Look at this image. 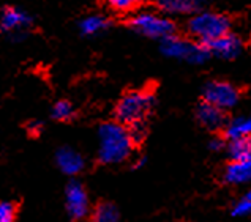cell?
I'll use <instances>...</instances> for the list:
<instances>
[{"label":"cell","instance_id":"cell-7","mask_svg":"<svg viewBox=\"0 0 251 222\" xmlns=\"http://www.w3.org/2000/svg\"><path fill=\"white\" fill-rule=\"evenodd\" d=\"M65 211L71 221H82L90 213V200L84 184L77 180H71L65 186Z\"/></svg>","mask_w":251,"mask_h":222},{"label":"cell","instance_id":"cell-16","mask_svg":"<svg viewBox=\"0 0 251 222\" xmlns=\"http://www.w3.org/2000/svg\"><path fill=\"white\" fill-rule=\"evenodd\" d=\"M92 222H120V213L117 206L111 202H101L92 213Z\"/></svg>","mask_w":251,"mask_h":222},{"label":"cell","instance_id":"cell-24","mask_svg":"<svg viewBox=\"0 0 251 222\" xmlns=\"http://www.w3.org/2000/svg\"><path fill=\"white\" fill-rule=\"evenodd\" d=\"M247 199H250V200H251V191H250L248 194H247Z\"/></svg>","mask_w":251,"mask_h":222},{"label":"cell","instance_id":"cell-13","mask_svg":"<svg viewBox=\"0 0 251 222\" xmlns=\"http://www.w3.org/2000/svg\"><path fill=\"white\" fill-rule=\"evenodd\" d=\"M225 180L231 184H245L251 181V157L232 161L225 172Z\"/></svg>","mask_w":251,"mask_h":222},{"label":"cell","instance_id":"cell-1","mask_svg":"<svg viewBox=\"0 0 251 222\" xmlns=\"http://www.w3.org/2000/svg\"><path fill=\"white\" fill-rule=\"evenodd\" d=\"M134 142L130 130L119 121H106L98 128V161L106 166L128 159Z\"/></svg>","mask_w":251,"mask_h":222},{"label":"cell","instance_id":"cell-19","mask_svg":"<svg viewBox=\"0 0 251 222\" xmlns=\"http://www.w3.org/2000/svg\"><path fill=\"white\" fill-rule=\"evenodd\" d=\"M18 218V205L11 200L0 202V222H16Z\"/></svg>","mask_w":251,"mask_h":222},{"label":"cell","instance_id":"cell-10","mask_svg":"<svg viewBox=\"0 0 251 222\" xmlns=\"http://www.w3.org/2000/svg\"><path fill=\"white\" fill-rule=\"evenodd\" d=\"M209 49V52L220 57V59H226V60H231L235 59L240 52H242V40L234 35L232 32H229L223 37L217 38L215 41L209 43L205 46Z\"/></svg>","mask_w":251,"mask_h":222},{"label":"cell","instance_id":"cell-2","mask_svg":"<svg viewBox=\"0 0 251 222\" xmlns=\"http://www.w3.org/2000/svg\"><path fill=\"white\" fill-rule=\"evenodd\" d=\"M155 96L149 90H133L125 93L116 106V121L131 128L134 125H144V120L152 112Z\"/></svg>","mask_w":251,"mask_h":222},{"label":"cell","instance_id":"cell-9","mask_svg":"<svg viewBox=\"0 0 251 222\" xmlns=\"http://www.w3.org/2000/svg\"><path fill=\"white\" fill-rule=\"evenodd\" d=\"M54 161H55L57 169L67 177L79 175L85 167L84 156L73 147H60L55 152Z\"/></svg>","mask_w":251,"mask_h":222},{"label":"cell","instance_id":"cell-6","mask_svg":"<svg viewBox=\"0 0 251 222\" xmlns=\"http://www.w3.org/2000/svg\"><path fill=\"white\" fill-rule=\"evenodd\" d=\"M32 27L33 18L25 10L19 6H5L0 10V33L6 35L14 43L23 41Z\"/></svg>","mask_w":251,"mask_h":222},{"label":"cell","instance_id":"cell-8","mask_svg":"<svg viewBox=\"0 0 251 222\" xmlns=\"http://www.w3.org/2000/svg\"><path fill=\"white\" fill-rule=\"evenodd\" d=\"M240 93L237 87L225 81H213L209 82L204 89V103L212 104L221 111L232 109L239 103Z\"/></svg>","mask_w":251,"mask_h":222},{"label":"cell","instance_id":"cell-12","mask_svg":"<svg viewBox=\"0 0 251 222\" xmlns=\"http://www.w3.org/2000/svg\"><path fill=\"white\" fill-rule=\"evenodd\" d=\"M204 0H158V6L166 14H196L201 11Z\"/></svg>","mask_w":251,"mask_h":222},{"label":"cell","instance_id":"cell-20","mask_svg":"<svg viewBox=\"0 0 251 222\" xmlns=\"http://www.w3.org/2000/svg\"><path fill=\"white\" fill-rule=\"evenodd\" d=\"M107 5L111 6L114 11L117 13H126V11H131L138 6L141 2L144 0H106Z\"/></svg>","mask_w":251,"mask_h":222},{"label":"cell","instance_id":"cell-4","mask_svg":"<svg viewBox=\"0 0 251 222\" xmlns=\"http://www.w3.org/2000/svg\"><path fill=\"white\" fill-rule=\"evenodd\" d=\"M130 25L136 33L144 35L147 38L153 40H166L174 35V22L166 18L164 14H158L155 11H138L128 21Z\"/></svg>","mask_w":251,"mask_h":222},{"label":"cell","instance_id":"cell-21","mask_svg":"<svg viewBox=\"0 0 251 222\" xmlns=\"http://www.w3.org/2000/svg\"><path fill=\"white\" fill-rule=\"evenodd\" d=\"M248 214H251V200L250 199H242L240 202H237L234 205L232 208V216H248Z\"/></svg>","mask_w":251,"mask_h":222},{"label":"cell","instance_id":"cell-17","mask_svg":"<svg viewBox=\"0 0 251 222\" xmlns=\"http://www.w3.org/2000/svg\"><path fill=\"white\" fill-rule=\"evenodd\" d=\"M51 118L55 120V121H62V123H65V121H70L73 120L75 115H76V111H75V106L71 104L68 99H59V101H55L51 107Z\"/></svg>","mask_w":251,"mask_h":222},{"label":"cell","instance_id":"cell-14","mask_svg":"<svg viewBox=\"0 0 251 222\" xmlns=\"http://www.w3.org/2000/svg\"><path fill=\"white\" fill-rule=\"evenodd\" d=\"M111 25V21L107 19L103 14H89L79 21V32L82 37H95V35L103 33L104 30H107Z\"/></svg>","mask_w":251,"mask_h":222},{"label":"cell","instance_id":"cell-23","mask_svg":"<svg viewBox=\"0 0 251 222\" xmlns=\"http://www.w3.org/2000/svg\"><path fill=\"white\" fill-rule=\"evenodd\" d=\"M209 147L213 150V152H218V150L223 148V142L218 140V139H213V140L210 142V145H209Z\"/></svg>","mask_w":251,"mask_h":222},{"label":"cell","instance_id":"cell-5","mask_svg":"<svg viewBox=\"0 0 251 222\" xmlns=\"http://www.w3.org/2000/svg\"><path fill=\"white\" fill-rule=\"evenodd\" d=\"M161 52L171 59L185 60L188 63H204L207 57L210 55L209 49L201 43L188 41L180 37H172L161 41Z\"/></svg>","mask_w":251,"mask_h":222},{"label":"cell","instance_id":"cell-22","mask_svg":"<svg viewBox=\"0 0 251 222\" xmlns=\"http://www.w3.org/2000/svg\"><path fill=\"white\" fill-rule=\"evenodd\" d=\"M41 130H43V125L40 121H32V123H28V131H30V134H40Z\"/></svg>","mask_w":251,"mask_h":222},{"label":"cell","instance_id":"cell-3","mask_svg":"<svg viewBox=\"0 0 251 222\" xmlns=\"http://www.w3.org/2000/svg\"><path fill=\"white\" fill-rule=\"evenodd\" d=\"M188 32L201 44L209 43L231 32V21L225 14L213 11H198L188 21Z\"/></svg>","mask_w":251,"mask_h":222},{"label":"cell","instance_id":"cell-15","mask_svg":"<svg viewBox=\"0 0 251 222\" xmlns=\"http://www.w3.org/2000/svg\"><path fill=\"white\" fill-rule=\"evenodd\" d=\"M226 137L229 140L251 137V117H237L231 120L226 126Z\"/></svg>","mask_w":251,"mask_h":222},{"label":"cell","instance_id":"cell-18","mask_svg":"<svg viewBox=\"0 0 251 222\" xmlns=\"http://www.w3.org/2000/svg\"><path fill=\"white\" fill-rule=\"evenodd\" d=\"M229 156L232 157V161H242L251 157V137L231 140V144H229Z\"/></svg>","mask_w":251,"mask_h":222},{"label":"cell","instance_id":"cell-11","mask_svg":"<svg viewBox=\"0 0 251 222\" xmlns=\"http://www.w3.org/2000/svg\"><path fill=\"white\" fill-rule=\"evenodd\" d=\"M196 117L199 120V123L210 131H217L226 125L225 111H221V109H218V107H215L212 104H207V103H202L198 107Z\"/></svg>","mask_w":251,"mask_h":222}]
</instances>
